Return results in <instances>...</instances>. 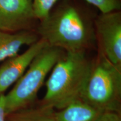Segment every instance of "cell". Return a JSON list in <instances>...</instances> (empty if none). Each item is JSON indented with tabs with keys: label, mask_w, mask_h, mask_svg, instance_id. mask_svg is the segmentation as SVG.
I'll return each mask as SVG.
<instances>
[{
	"label": "cell",
	"mask_w": 121,
	"mask_h": 121,
	"mask_svg": "<svg viewBox=\"0 0 121 121\" xmlns=\"http://www.w3.org/2000/svg\"><path fill=\"white\" fill-rule=\"evenodd\" d=\"M95 9L84 0H62L39 22L35 31L49 46L87 52L96 48Z\"/></svg>",
	"instance_id": "obj_1"
},
{
	"label": "cell",
	"mask_w": 121,
	"mask_h": 121,
	"mask_svg": "<svg viewBox=\"0 0 121 121\" xmlns=\"http://www.w3.org/2000/svg\"><path fill=\"white\" fill-rule=\"evenodd\" d=\"M93 65L85 52H65L45 82L42 104L60 110L78 100L90 76Z\"/></svg>",
	"instance_id": "obj_2"
},
{
	"label": "cell",
	"mask_w": 121,
	"mask_h": 121,
	"mask_svg": "<svg viewBox=\"0 0 121 121\" xmlns=\"http://www.w3.org/2000/svg\"><path fill=\"white\" fill-rule=\"evenodd\" d=\"M80 100L103 112L121 113V67L98 52Z\"/></svg>",
	"instance_id": "obj_3"
},
{
	"label": "cell",
	"mask_w": 121,
	"mask_h": 121,
	"mask_svg": "<svg viewBox=\"0 0 121 121\" xmlns=\"http://www.w3.org/2000/svg\"><path fill=\"white\" fill-rule=\"evenodd\" d=\"M65 52L47 45L37 54L11 90L4 95L6 115L33 105L47 75Z\"/></svg>",
	"instance_id": "obj_4"
},
{
	"label": "cell",
	"mask_w": 121,
	"mask_h": 121,
	"mask_svg": "<svg viewBox=\"0 0 121 121\" xmlns=\"http://www.w3.org/2000/svg\"><path fill=\"white\" fill-rule=\"evenodd\" d=\"M94 28L98 52L121 67V10L98 13Z\"/></svg>",
	"instance_id": "obj_5"
},
{
	"label": "cell",
	"mask_w": 121,
	"mask_h": 121,
	"mask_svg": "<svg viewBox=\"0 0 121 121\" xmlns=\"http://www.w3.org/2000/svg\"><path fill=\"white\" fill-rule=\"evenodd\" d=\"M38 20L33 0H0V30L8 33L33 30Z\"/></svg>",
	"instance_id": "obj_6"
},
{
	"label": "cell",
	"mask_w": 121,
	"mask_h": 121,
	"mask_svg": "<svg viewBox=\"0 0 121 121\" xmlns=\"http://www.w3.org/2000/svg\"><path fill=\"white\" fill-rule=\"evenodd\" d=\"M47 45L42 39L29 46L22 54H17L5 60L0 66V94L16 83L26 71L30 63L44 47Z\"/></svg>",
	"instance_id": "obj_7"
},
{
	"label": "cell",
	"mask_w": 121,
	"mask_h": 121,
	"mask_svg": "<svg viewBox=\"0 0 121 121\" xmlns=\"http://www.w3.org/2000/svg\"><path fill=\"white\" fill-rule=\"evenodd\" d=\"M39 39L33 30L8 33L0 30V62L19 54L22 46H30Z\"/></svg>",
	"instance_id": "obj_8"
},
{
	"label": "cell",
	"mask_w": 121,
	"mask_h": 121,
	"mask_svg": "<svg viewBox=\"0 0 121 121\" xmlns=\"http://www.w3.org/2000/svg\"><path fill=\"white\" fill-rule=\"evenodd\" d=\"M103 113L79 99L55 112V121H98Z\"/></svg>",
	"instance_id": "obj_9"
},
{
	"label": "cell",
	"mask_w": 121,
	"mask_h": 121,
	"mask_svg": "<svg viewBox=\"0 0 121 121\" xmlns=\"http://www.w3.org/2000/svg\"><path fill=\"white\" fill-rule=\"evenodd\" d=\"M55 112L53 107L40 103L9 113L6 121H55Z\"/></svg>",
	"instance_id": "obj_10"
},
{
	"label": "cell",
	"mask_w": 121,
	"mask_h": 121,
	"mask_svg": "<svg viewBox=\"0 0 121 121\" xmlns=\"http://www.w3.org/2000/svg\"><path fill=\"white\" fill-rule=\"evenodd\" d=\"M62 0H33L34 13L38 22L45 19L53 7Z\"/></svg>",
	"instance_id": "obj_11"
},
{
	"label": "cell",
	"mask_w": 121,
	"mask_h": 121,
	"mask_svg": "<svg viewBox=\"0 0 121 121\" xmlns=\"http://www.w3.org/2000/svg\"><path fill=\"white\" fill-rule=\"evenodd\" d=\"M100 13L121 10V0H84Z\"/></svg>",
	"instance_id": "obj_12"
},
{
	"label": "cell",
	"mask_w": 121,
	"mask_h": 121,
	"mask_svg": "<svg viewBox=\"0 0 121 121\" xmlns=\"http://www.w3.org/2000/svg\"><path fill=\"white\" fill-rule=\"evenodd\" d=\"M121 113L104 112L98 121H121Z\"/></svg>",
	"instance_id": "obj_13"
},
{
	"label": "cell",
	"mask_w": 121,
	"mask_h": 121,
	"mask_svg": "<svg viewBox=\"0 0 121 121\" xmlns=\"http://www.w3.org/2000/svg\"><path fill=\"white\" fill-rule=\"evenodd\" d=\"M0 121H6V114L4 108V94H0Z\"/></svg>",
	"instance_id": "obj_14"
}]
</instances>
